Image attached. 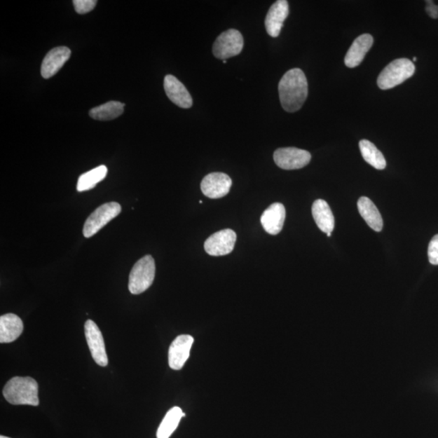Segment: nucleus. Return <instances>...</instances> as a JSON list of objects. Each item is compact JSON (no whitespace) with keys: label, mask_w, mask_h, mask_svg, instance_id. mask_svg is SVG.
Segmentation results:
<instances>
[{"label":"nucleus","mask_w":438,"mask_h":438,"mask_svg":"<svg viewBox=\"0 0 438 438\" xmlns=\"http://www.w3.org/2000/svg\"><path fill=\"white\" fill-rule=\"evenodd\" d=\"M278 93L283 109L290 113L300 110L308 93V81L303 71L300 69L287 71L278 84Z\"/></svg>","instance_id":"nucleus-1"},{"label":"nucleus","mask_w":438,"mask_h":438,"mask_svg":"<svg viewBox=\"0 0 438 438\" xmlns=\"http://www.w3.org/2000/svg\"><path fill=\"white\" fill-rule=\"evenodd\" d=\"M3 394L5 399L13 405H39V385L32 378H13L5 385Z\"/></svg>","instance_id":"nucleus-2"},{"label":"nucleus","mask_w":438,"mask_h":438,"mask_svg":"<svg viewBox=\"0 0 438 438\" xmlns=\"http://www.w3.org/2000/svg\"><path fill=\"white\" fill-rule=\"evenodd\" d=\"M416 67L409 59H398L391 62L381 71L378 78L381 90L392 89L414 75Z\"/></svg>","instance_id":"nucleus-3"},{"label":"nucleus","mask_w":438,"mask_h":438,"mask_svg":"<svg viewBox=\"0 0 438 438\" xmlns=\"http://www.w3.org/2000/svg\"><path fill=\"white\" fill-rule=\"evenodd\" d=\"M156 270V262L152 256L142 257L132 267L128 280V290L133 295L146 292L153 285Z\"/></svg>","instance_id":"nucleus-4"},{"label":"nucleus","mask_w":438,"mask_h":438,"mask_svg":"<svg viewBox=\"0 0 438 438\" xmlns=\"http://www.w3.org/2000/svg\"><path fill=\"white\" fill-rule=\"evenodd\" d=\"M121 212V205L117 203H108L97 208L85 221L83 235L85 238L95 235Z\"/></svg>","instance_id":"nucleus-5"},{"label":"nucleus","mask_w":438,"mask_h":438,"mask_svg":"<svg viewBox=\"0 0 438 438\" xmlns=\"http://www.w3.org/2000/svg\"><path fill=\"white\" fill-rule=\"evenodd\" d=\"M244 48L243 36L240 31L231 29L221 34L213 46L216 58L226 60L240 54Z\"/></svg>","instance_id":"nucleus-6"},{"label":"nucleus","mask_w":438,"mask_h":438,"mask_svg":"<svg viewBox=\"0 0 438 438\" xmlns=\"http://www.w3.org/2000/svg\"><path fill=\"white\" fill-rule=\"evenodd\" d=\"M311 158V153L308 151L295 147L278 149L274 153V160L277 166L285 170L305 167L310 163Z\"/></svg>","instance_id":"nucleus-7"},{"label":"nucleus","mask_w":438,"mask_h":438,"mask_svg":"<svg viewBox=\"0 0 438 438\" xmlns=\"http://www.w3.org/2000/svg\"><path fill=\"white\" fill-rule=\"evenodd\" d=\"M85 334L93 359L102 367H106L108 364V357L105 342L99 327L97 326L95 322L92 320L86 321L85 324Z\"/></svg>","instance_id":"nucleus-8"},{"label":"nucleus","mask_w":438,"mask_h":438,"mask_svg":"<svg viewBox=\"0 0 438 438\" xmlns=\"http://www.w3.org/2000/svg\"><path fill=\"white\" fill-rule=\"evenodd\" d=\"M236 234L234 231L225 229L210 235L205 240L204 248L210 256H220L231 254L235 248Z\"/></svg>","instance_id":"nucleus-9"},{"label":"nucleus","mask_w":438,"mask_h":438,"mask_svg":"<svg viewBox=\"0 0 438 438\" xmlns=\"http://www.w3.org/2000/svg\"><path fill=\"white\" fill-rule=\"evenodd\" d=\"M231 185H233V180L229 175L221 172H214L206 175L203 179L200 189L205 197L219 199L228 194Z\"/></svg>","instance_id":"nucleus-10"},{"label":"nucleus","mask_w":438,"mask_h":438,"mask_svg":"<svg viewBox=\"0 0 438 438\" xmlns=\"http://www.w3.org/2000/svg\"><path fill=\"white\" fill-rule=\"evenodd\" d=\"M193 342L194 338L188 334H182L174 340L168 352L170 368L180 370L184 367L189 357Z\"/></svg>","instance_id":"nucleus-11"},{"label":"nucleus","mask_w":438,"mask_h":438,"mask_svg":"<svg viewBox=\"0 0 438 438\" xmlns=\"http://www.w3.org/2000/svg\"><path fill=\"white\" fill-rule=\"evenodd\" d=\"M288 15L289 4L286 0H278L272 5L265 20L266 29L271 37H278Z\"/></svg>","instance_id":"nucleus-12"},{"label":"nucleus","mask_w":438,"mask_h":438,"mask_svg":"<svg viewBox=\"0 0 438 438\" xmlns=\"http://www.w3.org/2000/svg\"><path fill=\"white\" fill-rule=\"evenodd\" d=\"M164 90L169 100L175 105L189 109L193 104V97L189 94L186 87L177 77L167 75L164 79Z\"/></svg>","instance_id":"nucleus-13"},{"label":"nucleus","mask_w":438,"mask_h":438,"mask_svg":"<svg viewBox=\"0 0 438 438\" xmlns=\"http://www.w3.org/2000/svg\"><path fill=\"white\" fill-rule=\"evenodd\" d=\"M71 56V50L66 46H59L49 51L45 56L41 67V74L43 78L49 79L62 69Z\"/></svg>","instance_id":"nucleus-14"},{"label":"nucleus","mask_w":438,"mask_h":438,"mask_svg":"<svg viewBox=\"0 0 438 438\" xmlns=\"http://www.w3.org/2000/svg\"><path fill=\"white\" fill-rule=\"evenodd\" d=\"M286 210L281 203H274L263 212L261 223L267 233L273 235L280 233L285 225Z\"/></svg>","instance_id":"nucleus-15"},{"label":"nucleus","mask_w":438,"mask_h":438,"mask_svg":"<svg viewBox=\"0 0 438 438\" xmlns=\"http://www.w3.org/2000/svg\"><path fill=\"white\" fill-rule=\"evenodd\" d=\"M374 44V38L370 34H362L355 39L345 56V64L350 69L355 68L362 64Z\"/></svg>","instance_id":"nucleus-16"},{"label":"nucleus","mask_w":438,"mask_h":438,"mask_svg":"<svg viewBox=\"0 0 438 438\" xmlns=\"http://www.w3.org/2000/svg\"><path fill=\"white\" fill-rule=\"evenodd\" d=\"M24 331L22 319L13 313L0 317V343H10L17 340Z\"/></svg>","instance_id":"nucleus-17"},{"label":"nucleus","mask_w":438,"mask_h":438,"mask_svg":"<svg viewBox=\"0 0 438 438\" xmlns=\"http://www.w3.org/2000/svg\"><path fill=\"white\" fill-rule=\"evenodd\" d=\"M312 214L319 229L324 233H331L334 228V217L326 200H315L313 205Z\"/></svg>","instance_id":"nucleus-18"},{"label":"nucleus","mask_w":438,"mask_h":438,"mask_svg":"<svg viewBox=\"0 0 438 438\" xmlns=\"http://www.w3.org/2000/svg\"><path fill=\"white\" fill-rule=\"evenodd\" d=\"M357 206L360 215L369 228L377 231V233H380L383 228V220L377 206L374 205L372 200L366 197L359 199Z\"/></svg>","instance_id":"nucleus-19"},{"label":"nucleus","mask_w":438,"mask_h":438,"mask_svg":"<svg viewBox=\"0 0 438 438\" xmlns=\"http://www.w3.org/2000/svg\"><path fill=\"white\" fill-rule=\"evenodd\" d=\"M125 105L123 103L116 101H111L93 108L90 111V116L96 121H108L121 116Z\"/></svg>","instance_id":"nucleus-20"},{"label":"nucleus","mask_w":438,"mask_h":438,"mask_svg":"<svg viewBox=\"0 0 438 438\" xmlns=\"http://www.w3.org/2000/svg\"><path fill=\"white\" fill-rule=\"evenodd\" d=\"M184 416L185 414L179 406H174L170 410L158 427L157 438H169L171 437L174 430L177 429L180 420Z\"/></svg>","instance_id":"nucleus-21"},{"label":"nucleus","mask_w":438,"mask_h":438,"mask_svg":"<svg viewBox=\"0 0 438 438\" xmlns=\"http://www.w3.org/2000/svg\"><path fill=\"white\" fill-rule=\"evenodd\" d=\"M359 146L362 157L371 166L378 170L385 168V157L374 143L368 140H362L360 142Z\"/></svg>","instance_id":"nucleus-22"},{"label":"nucleus","mask_w":438,"mask_h":438,"mask_svg":"<svg viewBox=\"0 0 438 438\" xmlns=\"http://www.w3.org/2000/svg\"><path fill=\"white\" fill-rule=\"evenodd\" d=\"M107 172V167L104 165H102V166L81 174L78 179V182H77V191L85 192V191L95 188L97 184L106 178Z\"/></svg>","instance_id":"nucleus-23"},{"label":"nucleus","mask_w":438,"mask_h":438,"mask_svg":"<svg viewBox=\"0 0 438 438\" xmlns=\"http://www.w3.org/2000/svg\"><path fill=\"white\" fill-rule=\"evenodd\" d=\"M97 3L96 0H74V5L77 13L85 14L91 12Z\"/></svg>","instance_id":"nucleus-24"},{"label":"nucleus","mask_w":438,"mask_h":438,"mask_svg":"<svg viewBox=\"0 0 438 438\" xmlns=\"http://www.w3.org/2000/svg\"><path fill=\"white\" fill-rule=\"evenodd\" d=\"M427 256L432 265L438 266V235L432 237L427 249Z\"/></svg>","instance_id":"nucleus-25"},{"label":"nucleus","mask_w":438,"mask_h":438,"mask_svg":"<svg viewBox=\"0 0 438 438\" xmlns=\"http://www.w3.org/2000/svg\"><path fill=\"white\" fill-rule=\"evenodd\" d=\"M426 13L432 18H438V8L432 1H427Z\"/></svg>","instance_id":"nucleus-26"},{"label":"nucleus","mask_w":438,"mask_h":438,"mask_svg":"<svg viewBox=\"0 0 438 438\" xmlns=\"http://www.w3.org/2000/svg\"><path fill=\"white\" fill-rule=\"evenodd\" d=\"M327 235L328 237H331V233H327Z\"/></svg>","instance_id":"nucleus-27"},{"label":"nucleus","mask_w":438,"mask_h":438,"mask_svg":"<svg viewBox=\"0 0 438 438\" xmlns=\"http://www.w3.org/2000/svg\"><path fill=\"white\" fill-rule=\"evenodd\" d=\"M0 438H10V437H5V436H3V435H2L1 437H0Z\"/></svg>","instance_id":"nucleus-28"},{"label":"nucleus","mask_w":438,"mask_h":438,"mask_svg":"<svg viewBox=\"0 0 438 438\" xmlns=\"http://www.w3.org/2000/svg\"><path fill=\"white\" fill-rule=\"evenodd\" d=\"M416 60H417V58L414 57V58H413V61L415 62V61H416Z\"/></svg>","instance_id":"nucleus-29"},{"label":"nucleus","mask_w":438,"mask_h":438,"mask_svg":"<svg viewBox=\"0 0 438 438\" xmlns=\"http://www.w3.org/2000/svg\"><path fill=\"white\" fill-rule=\"evenodd\" d=\"M224 64H226V61L224 60Z\"/></svg>","instance_id":"nucleus-30"}]
</instances>
